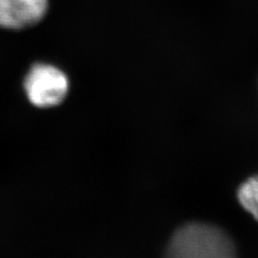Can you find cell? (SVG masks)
Listing matches in <instances>:
<instances>
[{
	"label": "cell",
	"instance_id": "cell-5",
	"mask_svg": "<svg viewBox=\"0 0 258 258\" xmlns=\"http://www.w3.org/2000/svg\"><path fill=\"white\" fill-rule=\"evenodd\" d=\"M20 0H0V27L19 30Z\"/></svg>",
	"mask_w": 258,
	"mask_h": 258
},
{
	"label": "cell",
	"instance_id": "cell-4",
	"mask_svg": "<svg viewBox=\"0 0 258 258\" xmlns=\"http://www.w3.org/2000/svg\"><path fill=\"white\" fill-rule=\"evenodd\" d=\"M241 206L258 221V175L249 177L238 190Z\"/></svg>",
	"mask_w": 258,
	"mask_h": 258
},
{
	"label": "cell",
	"instance_id": "cell-1",
	"mask_svg": "<svg viewBox=\"0 0 258 258\" xmlns=\"http://www.w3.org/2000/svg\"><path fill=\"white\" fill-rule=\"evenodd\" d=\"M165 258H237L232 240L213 225L190 223L177 229Z\"/></svg>",
	"mask_w": 258,
	"mask_h": 258
},
{
	"label": "cell",
	"instance_id": "cell-2",
	"mask_svg": "<svg viewBox=\"0 0 258 258\" xmlns=\"http://www.w3.org/2000/svg\"><path fill=\"white\" fill-rule=\"evenodd\" d=\"M23 90L32 107L48 110L60 106L67 99L70 81L66 72L57 66L38 62L27 71Z\"/></svg>",
	"mask_w": 258,
	"mask_h": 258
},
{
	"label": "cell",
	"instance_id": "cell-3",
	"mask_svg": "<svg viewBox=\"0 0 258 258\" xmlns=\"http://www.w3.org/2000/svg\"><path fill=\"white\" fill-rule=\"evenodd\" d=\"M48 11V0H20L19 29L34 27L42 22Z\"/></svg>",
	"mask_w": 258,
	"mask_h": 258
}]
</instances>
